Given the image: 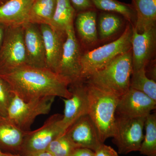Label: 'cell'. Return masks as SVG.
Returning <instances> with one entry per match:
<instances>
[{"label":"cell","instance_id":"17","mask_svg":"<svg viewBox=\"0 0 156 156\" xmlns=\"http://www.w3.org/2000/svg\"><path fill=\"white\" fill-rule=\"evenodd\" d=\"M136 14L134 26L136 32L142 34L156 27V0H132Z\"/></svg>","mask_w":156,"mask_h":156},{"label":"cell","instance_id":"10","mask_svg":"<svg viewBox=\"0 0 156 156\" xmlns=\"http://www.w3.org/2000/svg\"><path fill=\"white\" fill-rule=\"evenodd\" d=\"M156 107V101L143 92L130 87L119 98L115 115L133 118L146 117Z\"/></svg>","mask_w":156,"mask_h":156},{"label":"cell","instance_id":"7","mask_svg":"<svg viewBox=\"0 0 156 156\" xmlns=\"http://www.w3.org/2000/svg\"><path fill=\"white\" fill-rule=\"evenodd\" d=\"M62 118L59 114L52 115L38 129L27 131L18 154L30 156L46 151L53 140L65 133L62 126Z\"/></svg>","mask_w":156,"mask_h":156},{"label":"cell","instance_id":"1","mask_svg":"<svg viewBox=\"0 0 156 156\" xmlns=\"http://www.w3.org/2000/svg\"><path fill=\"white\" fill-rule=\"evenodd\" d=\"M0 76L11 91L25 101L47 96L71 97L69 82L48 68L28 65L0 71Z\"/></svg>","mask_w":156,"mask_h":156},{"label":"cell","instance_id":"34","mask_svg":"<svg viewBox=\"0 0 156 156\" xmlns=\"http://www.w3.org/2000/svg\"><path fill=\"white\" fill-rule=\"evenodd\" d=\"M4 119H5V118H3L2 117H1V116H0V122H1V121H2V120Z\"/></svg>","mask_w":156,"mask_h":156},{"label":"cell","instance_id":"33","mask_svg":"<svg viewBox=\"0 0 156 156\" xmlns=\"http://www.w3.org/2000/svg\"><path fill=\"white\" fill-rule=\"evenodd\" d=\"M0 156H9L6 153H3L0 150Z\"/></svg>","mask_w":156,"mask_h":156},{"label":"cell","instance_id":"35","mask_svg":"<svg viewBox=\"0 0 156 156\" xmlns=\"http://www.w3.org/2000/svg\"><path fill=\"white\" fill-rule=\"evenodd\" d=\"M36 1V0H34V1Z\"/></svg>","mask_w":156,"mask_h":156},{"label":"cell","instance_id":"8","mask_svg":"<svg viewBox=\"0 0 156 156\" xmlns=\"http://www.w3.org/2000/svg\"><path fill=\"white\" fill-rule=\"evenodd\" d=\"M27 64L23 26L6 27L0 48V71Z\"/></svg>","mask_w":156,"mask_h":156},{"label":"cell","instance_id":"26","mask_svg":"<svg viewBox=\"0 0 156 156\" xmlns=\"http://www.w3.org/2000/svg\"><path fill=\"white\" fill-rule=\"evenodd\" d=\"M76 148L65 133L53 140L46 151L53 156H70Z\"/></svg>","mask_w":156,"mask_h":156},{"label":"cell","instance_id":"3","mask_svg":"<svg viewBox=\"0 0 156 156\" xmlns=\"http://www.w3.org/2000/svg\"><path fill=\"white\" fill-rule=\"evenodd\" d=\"M132 72L131 49L117 56L84 81L119 98L130 88Z\"/></svg>","mask_w":156,"mask_h":156},{"label":"cell","instance_id":"22","mask_svg":"<svg viewBox=\"0 0 156 156\" xmlns=\"http://www.w3.org/2000/svg\"><path fill=\"white\" fill-rule=\"evenodd\" d=\"M95 8L110 13L120 14L134 26L136 22V12L132 5L117 0H91Z\"/></svg>","mask_w":156,"mask_h":156},{"label":"cell","instance_id":"23","mask_svg":"<svg viewBox=\"0 0 156 156\" xmlns=\"http://www.w3.org/2000/svg\"><path fill=\"white\" fill-rule=\"evenodd\" d=\"M145 134L139 151L147 156H156V115L150 113L146 118Z\"/></svg>","mask_w":156,"mask_h":156},{"label":"cell","instance_id":"30","mask_svg":"<svg viewBox=\"0 0 156 156\" xmlns=\"http://www.w3.org/2000/svg\"><path fill=\"white\" fill-rule=\"evenodd\" d=\"M94 151L87 148L78 147L76 148L70 156H94Z\"/></svg>","mask_w":156,"mask_h":156},{"label":"cell","instance_id":"31","mask_svg":"<svg viewBox=\"0 0 156 156\" xmlns=\"http://www.w3.org/2000/svg\"><path fill=\"white\" fill-rule=\"evenodd\" d=\"M7 155L9 156H22L20 155V154H11L10 153H6ZM30 156H53L52 155L48 152L47 151H45L43 152L40 153L36 154L34 155Z\"/></svg>","mask_w":156,"mask_h":156},{"label":"cell","instance_id":"2","mask_svg":"<svg viewBox=\"0 0 156 156\" xmlns=\"http://www.w3.org/2000/svg\"><path fill=\"white\" fill-rule=\"evenodd\" d=\"M87 115L96 127L102 143L114 133L116 109L119 97L85 81Z\"/></svg>","mask_w":156,"mask_h":156},{"label":"cell","instance_id":"29","mask_svg":"<svg viewBox=\"0 0 156 156\" xmlns=\"http://www.w3.org/2000/svg\"><path fill=\"white\" fill-rule=\"evenodd\" d=\"M94 156H119L118 153L109 146L101 144L94 151Z\"/></svg>","mask_w":156,"mask_h":156},{"label":"cell","instance_id":"6","mask_svg":"<svg viewBox=\"0 0 156 156\" xmlns=\"http://www.w3.org/2000/svg\"><path fill=\"white\" fill-rule=\"evenodd\" d=\"M146 117L115 116L113 142L118 152L126 154L140 149L144 139V128Z\"/></svg>","mask_w":156,"mask_h":156},{"label":"cell","instance_id":"20","mask_svg":"<svg viewBox=\"0 0 156 156\" xmlns=\"http://www.w3.org/2000/svg\"><path fill=\"white\" fill-rule=\"evenodd\" d=\"M75 13L69 0H56V8L50 25L56 31L66 35V29L73 23Z\"/></svg>","mask_w":156,"mask_h":156},{"label":"cell","instance_id":"13","mask_svg":"<svg viewBox=\"0 0 156 156\" xmlns=\"http://www.w3.org/2000/svg\"><path fill=\"white\" fill-rule=\"evenodd\" d=\"M65 133L77 148H87L94 151L102 144L96 127L87 114L73 123Z\"/></svg>","mask_w":156,"mask_h":156},{"label":"cell","instance_id":"32","mask_svg":"<svg viewBox=\"0 0 156 156\" xmlns=\"http://www.w3.org/2000/svg\"><path fill=\"white\" fill-rule=\"evenodd\" d=\"M6 26L3 24L0 23V48L2 47L4 36H5V31Z\"/></svg>","mask_w":156,"mask_h":156},{"label":"cell","instance_id":"24","mask_svg":"<svg viewBox=\"0 0 156 156\" xmlns=\"http://www.w3.org/2000/svg\"><path fill=\"white\" fill-rule=\"evenodd\" d=\"M130 87L143 92L156 101V81L147 77L145 68L133 71Z\"/></svg>","mask_w":156,"mask_h":156},{"label":"cell","instance_id":"21","mask_svg":"<svg viewBox=\"0 0 156 156\" xmlns=\"http://www.w3.org/2000/svg\"><path fill=\"white\" fill-rule=\"evenodd\" d=\"M56 0H36L31 8L28 22L50 25L55 11Z\"/></svg>","mask_w":156,"mask_h":156},{"label":"cell","instance_id":"28","mask_svg":"<svg viewBox=\"0 0 156 156\" xmlns=\"http://www.w3.org/2000/svg\"><path fill=\"white\" fill-rule=\"evenodd\" d=\"M75 11L80 12L95 9L91 0H69Z\"/></svg>","mask_w":156,"mask_h":156},{"label":"cell","instance_id":"19","mask_svg":"<svg viewBox=\"0 0 156 156\" xmlns=\"http://www.w3.org/2000/svg\"><path fill=\"white\" fill-rule=\"evenodd\" d=\"M96 19L95 9L80 12L77 16L76 28L81 39L86 44H95L98 40Z\"/></svg>","mask_w":156,"mask_h":156},{"label":"cell","instance_id":"5","mask_svg":"<svg viewBox=\"0 0 156 156\" xmlns=\"http://www.w3.org/2000/svg\"><path fill=\"white\" fill-rule=\"evenodd\" d=\"M55 98L47 96L25 101L13 93L6 119L21 130L29 131L37 117L50 113Z\"/></svg>","mask_w":156,"mask_h":156},{"label":"cell","instance_id":"18","mask_svg":"<svg viewBox=\"0 0 156 156\" xmlns=\"http://www.w3.org/2000/svg\"><path fill=\"white\" fill-rule=\"evenodd\" d=\"M26 132L5 118L0 122V147L19 152Z\"/></svg>","mask_w":156,"mask_h":156},{"label":"cell","instance_id":"15","mask_svg":"<svg viewBox=\"0 0 156 156\" xmlns=\"http://www.w3.org/2000/svg\"><path fill=\"white\" fill-rule=\"evenodd\" d=\"M40 25L44 45L46 67L57 73L66 35L56 31L48 24Z\"/></svg>","mask_w":156,"mask_h":156},{"label":"cell","instance_id":"16","mask_svg":"<svg viewBox=\"0 0 156 156\" xmlns=\"http://www.w3.org/2000/svg\"><path fill=\"white\" fill-rule=\"evenodd\" d=\"M34 0H9L0 6V23L6 27L23 26L28 22Z\"/></svg>","mask_w":156,"mask_h":156},{"label":"cell","instance_id":"14","mask_svg":"<svg viewBox=\"0 0 156 156\" xmlns=\"http://www.w3.org/2000/svg\"><path fill=\"white\" fill-rule=\"evenodd\" d=\"M23 27L27 64L33 67H47L44 45L40 27L30 22Z\"/></svg>","mask_w":156,"mask_h":156},{"label":"cell","instance_id":"12","mask_svg":"<svg viewBox=\"0 0 156 156\" xmlns=\"http://www.w3.org/2000/svg\"><path fill=\"white\" fill-rule=\"evenodd\" d=\"M156 27L139 34L132 25L131 44L133 71L145 68L154 51Z\"/></svg>","mask_w":156,"mask_h":156},{"label":"cell","instance_id":"9","mask_svg":"<svg viewBox=\"0 0 156 156\" xmlns=\"http://www.w3.org/2000/svg\"><path fill=\"white\" fill-rule=\"evenodd\" d=\"M66 33V37L57 74L66 79L70 85L83 80L81 79L82 55L75 32L73 23L67 27Z\"/></svg>","mask_w":156,"mask_h":156},{"label":"cell","instance_id":"4","mask_svg":"<svg viewBox=\"0 0 156 156\" xmlns=\"http://www.w3.org/2000/svg\"><path fill=\"white\" fill-rule=\"evenodd\" d=\"M132 35V25L129 23L116 40L82 55V80H87L93 73L102 69L117 56L131 50Z\"/></svg>","mask_w":156,"mask_h":156},{"label":"cell","instance_id":"27","mask_svg":"<svg viewBox=\"0 0 156 156\" xmlns=\"http://www.w3.org/2000/svg\"><path fill=\"white\" fill-rule=\"evenodd\" d=\"M8 83L0 76V116L6 118L7 111L13 96Z\"/></svg>","mask_w":156,"mask_h":156},{"label":"cell","instance_id":"25","mask_svg":"<svg viewBox=\"0 0 156 156\" xmlns=\"http://www.w3.org/2000/svg\"><path fill=\"white\" fill-rule=\"evenodd\" d=\"M122 19L115 13L104 12L99 15L98 34L101 40H105L113 35L122 27Z\"/></svg>","mask_w":156,"mask_h":156},{"label":"cell","instance_id":"11","mask_svg":"<svg viewBox=\"0 0 156 156\" xmlns=\"http://www.w3.org/2000/svg\"><path fill=\"white\" fill-rule=\"evenodd\" d=\"M69 86L71 97L63 99L65 108L61 124L65 133L79 118L87 114L88 100L85 81H79Z\"/></svg>","mask_w":156,"mask_h":156}]
</instances>
